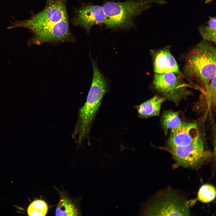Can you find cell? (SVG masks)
<instances>
[{"label": "cell", "mask_w": 216, "mask_h": 216, "mask_svg": "<svg viewBox=\"0 0 216 216\" xmlns=\"http://www.w3.org/2000/svg\"><path fill=\"white\" fill-rule=\"evenodd\" d=\"M93 75L92 83L86 102L80 109L78 118L72 134L78 144L88 136L91 125L108 90L106 79L98 68L97 63L92 60Z\"/></svg>", "instance_id": "obj_2"}, {"label": "cell", "mask_w": 216, "mask_h": 216, "mask_svg": "<svg viewBox=\"0 0 216 216\" xmlns=\"http://www.w3.org/2000/svg\"><path fill=\"white\" fill-rule=\"evenodd\" d=\"M183 76L173 72L154 74L153 85L161 96L178 104L191 94L190 85L182 79Z\"/></svg>", "instance_id": "obj_5"}, {"label": "cell", "mask_w": 216, "mask_h": 216, "mask_svg": "<svg viewBox=\"0 0 216 216\" xmlns=\"http://www.w3.org/2000/svg\"><path fill=\"white\" fill-rule=\"evenodd\" d=\"M166 99L156 95L140 104L136 106L138 116L141 118H146L159 116L162 104Z\"/></svg>", "instance_id": "obj_12"}, {"label": "cell", "mask_w": 216, "mask_h": 216, "mask_svg": "<svg viewBox=\"0 0 216 216\" xmlns=\"http://www.w3.org/2000/svg\"><path fill=\"white\" fill-rule=\"evenodd\" d=\"M216 196L215 188L212 185L206 184L202 185L199 189L197 194L198 200L204 203L213 201Z\"/></svg>", "instance_id": "obj_17"}, {"label": "cell", "mask_w": 216, "mask_h": 216, "mask_svg": "<svg viewBox=\"0 0 216 216\" xmlns=\"http://www.w3.org/2000/svg\"><path fill=\"white\" fill-rule=\"evenodd\" d=\"M105 16L102 6L84 5L76 12L74 24L84 28L89 32L93 26L104 24Z\"/></svg>", "instance_id": "obj_10"}, {"label": "cell", "mask_w": 216, "mask_h": 216, "mask_svg": "<svg viewBox=\"0 0 216 216\" xmlns=\"http://www.w3.org/2000/svg\"><path fill=\"white\" fill-rule=\"evenodd\" d=\"M48 207L43 200H37L33 201L28 206L27 213L28 216H45L47 212Z\"/></svg>", "instance_id": "obj_16"}, {"label": "cell", "mask_w": 216, "mask_h": 216, "mask_svg": "<svg viewBox=\"0 0 216 216\" xmlns=\"http://www.w3.org/2000/svg\"><path fill=\"white\" fill-rule=\"evenodd\" d=\"M164 0H129L123 2H108L102 6L105 19L104 24L113 30L129 28L135 18L150 8L153 3L166 4Z\"/></svg>", "instance_id": "obj_3"}, {"label": "cell", "mask_w": 216, "mask_h": 216, "mask_svg": "<svg viewBox=\"0 0 216 216\" xmlns=\"http://www.w3.org/2000/svg\"><path fill=\"white\" fill-rule=\"evenodd\" d=\"M178 166L185 168H197L211 156L205 148L202 137L196 142L183 147H168Z\"/></svg>", "instance_id": "obj_6"}, {"label": "cell", "mask_w": 216, "mask_h": 216, "mask_svg": "<svg viewBox=\"0 0 216 216\" xmlns=\"http://www.w3.org/2000/svg\"><path fill=\"white\" fill-rule=\"evenodd\" d=\"M188 202L172 192L163 193L150 209L153 215L188 216L190 215Z\"/></svg>", "instance_id": "obj_7"}, {"label": "cell", "mask_w": 216, "mask_h": 216, "mask_svg": "<svg viewBox=\"0 0 216 216\" xmlns=\"http://www.w3.org/2000/svg\"><path fill=\"white\" fill-rule=\"evenodd\" d=\"M200 89L204 96L211 106H215L216 104V75L209 84L206 87H196Z\"/></svg>", "instance_id": "obj_18"}, {"label": "cell", "mask_w": 216, "mask_h": 216, "mask_svg": "<svg viewBox=\"0 0 216 216\" xmlns=\"http://www.w3.org/2000/svg\"><path fill=\"white\" fill-rule=\"evenodd\" d=\"M201 137L196 123L184 122L179 127L171 130L167 144L169 147L185 146L196 142Z\"/></svg>", "instance_id": "obj_9"}, {"label": "cell", "mask_w": 216, "mask_h": 216, "mask_svg": "<svg viewBox=\"0 0 216 216\" xmlns=\"http://www.w3.org/2000/svg\"><path fill=\"white\" fill-rule=\"evenodd\" d=\"M33 34L34 36L30 41L31 44L75 41L69 30L68 19L63 20Z\"/></svg>", "instance_id": "obj_8"}, {"label": "cell", "mask_w": 216, "mask_h": 216, "mask_svg": "<svg viewBox=\"0 0 216 216\" xmlns=\"http://www.w3.org/2000/svg\"><path fill=\"white\" fill-rule=\"evenodd\" d=\"M213 0H205V3L206 4H209L212 2Z\"/></svg>", "instance_id": "obj_19"}, {"label": "cell", "mask_w": 216, "mask_h": 216, "mask_svg": "<svg viewBox=\"0 0 216 216\" xmlns=\"http://www.w3.org/2000/svg\"><path fill=\"white\" fill-rule=\"evenodd\" d=\"M215 47L203 39L186 54L183 76L195 87L205 88L216 75Z\"/></svg>", "instance_id": "obj_1"}, {"label": "cell", "mask_w": 216, "mask_h": 216, "mask_svg": "<svg viewBox=\"0 0 216 216\" xmlns=\"http://www.w3.org/2000/svg\"><path fill=\"white\" fill-rule=\"evenodd\" d=\"M56 216H76L78 212L73 204L68 200L63 199L58 203Z\"/></svg>", "instance_id": "obj_15"}, {"label": "cell", "mask_w": 216, "mask_h": 216, "mask_svg": "<svg viewBox=\"0 0 216 216\" xmlns=\"http://www.w3.org/2000/svg\"><path fill=\"white\" fill-rule=\"evenodd\" d=\"M155 73L173 72L182 76L177 62L172 54L170 47L166 46L156 50H152Z\"/></svg>", "instance_id": "obj_11"}, {"label": "cell", "mask_w": 216, "mask_h": 216, "mask_svg": "<svg viewBox=\"0 0 216 216\" xmlns=\"http://www.w3.org/2000/svg\"><path fill=\"white\" fill-rule=\"evenodd\" d=\"M216 19L215 16H209L206 25L201 24L198 27L200 34L203 39L215 44L216 41Z\"/></svg>", "instance_id": "obj_14"}, {"label": "cell", "mask_w": 216, "mask_h": 216, "mask_svg": "<svg viewBox=\"0 0 216 216\" xmlns=\"http://www.w3.org/2000/svg\"><path fill=\"white\" fill-rule=\"evenodd\" d=\"M67 19L66 0H46V6L42 11L29 19L16 21L12 26L26 27L34 33Z\"/></svg>", "instance_id": "obj_4"}, {"label": "cell", "mask_w": 216, "mask_h": 216, "mask_svg": "<svg viewBox=\"0 0 216 216\" xmlns=\"http://www.w3.org/2000/svg\"><path fill=\"white\" fill-rule=\"evenodd\" d=\"M160 122L164 134L166 135L169 130H171L178 128L184 122L180 118L179 112L170 110L163 112Z\"/></svg>", "instance_id": "obj_13"}]
</instances>
